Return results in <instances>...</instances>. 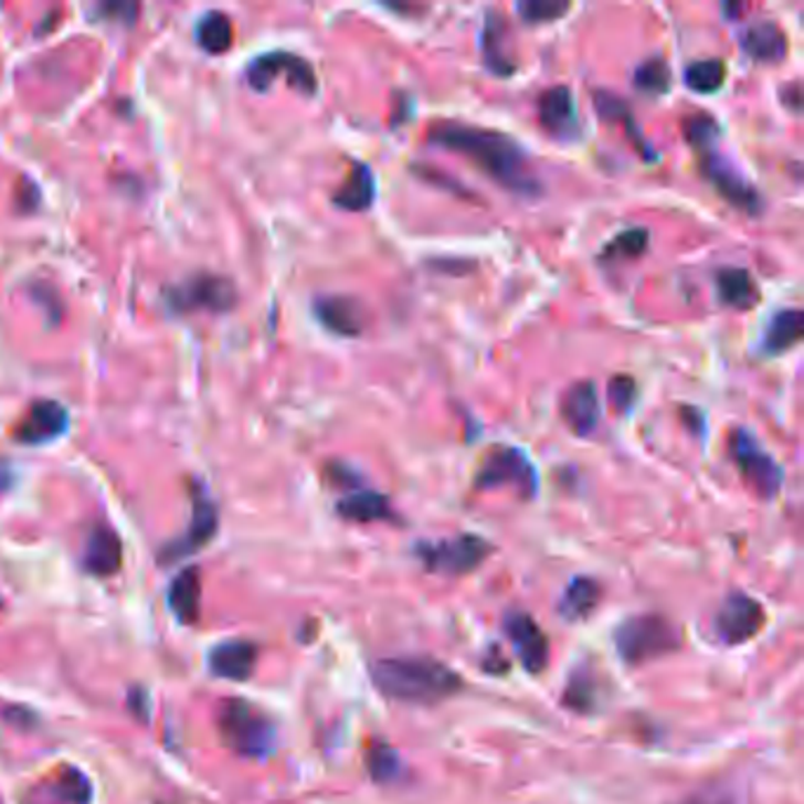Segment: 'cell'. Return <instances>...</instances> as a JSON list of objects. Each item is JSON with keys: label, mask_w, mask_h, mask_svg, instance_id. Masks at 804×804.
I'll use <instances>...</instances> for the list:
<instances>
[{"label": "cell", "mask_w": 804, "mask_h": 804, "mask_svg": "<svg viewBox=\"0 0 804 804\" xmlns=\"http://www.w3.org/2000/svg\"><path fill=\"white\" fill-rule=\"evenodd\" d=\"M427 139L436 147L465 156L494 182L515 194L533 197L540 191L527 151L508 133L458 124V120H436L427 130Z\"/></svg>", "instance_id": "cell-1"}, {"label": "cell", "mask_w": 804, "mask_h": 804, "mask_svg": "<svg viewBox=\"0 0 804 804\" xmlns=\"http://www.w3.org/2000/svg\"><path fill=\"white\" fill-rule=\"evenodd\" d=\"M371 679L382 696L417 706L440 704L463 689L461 675L430 656L380 658L371 666Z\"/></svg>", "instance_id": "cell-2"}, {"label": "cell", "mask_w": 804, "mask_h": 804, "mask_svg": "<svg viewBox=\"0 0 804 804\" xmlns=\"http://www.w3.org/2000/svg\"><path fill=\"white\" fill-rule=\"evenodd\" d=\"M222 741L246 758H265L274 750L276 729L272 720L243 698L224 701L218 715Z\"/></svg>", "instance_id": "cell-3"}, {"label": "cell", "mask_w": 804, "mask_h": 804, "mask_svg": "<svg viewBox=\"0 0 804 804\" xmlns=\"http://www.w3.org/2000/svg\"><path fill=\"white\" fill-rule=\"evenodd\" d=\"M621 658L631 666H642L654 658L673 654L681 637L679 627L660 614H642L627 618L614 635Z\"/></svg>", "instance_id": "cell-4"}, {"label": "cell", "mask_w": 804, "mask_h": 804, "mask_svg": "<svg viewBox=\"0 0 804 804\" xmlns=\"http://www.w3.org/2000/svg\"><path fill=\"white\" fill-rule=\"evenodd\" d=\"M413 552L430 573L465 575L486 562L488 554L494 552V546L482 536L461 533L446 540H423L413 548Z\"/></svg>", "instance_id": "cell-5"}, {"label": "cell", "mask_w": 804, "mask_h": 804, "mask_svg": "<svg viewBox=\"0 0 804 804\" xmlns=\"http://www.w3.org/2000/svg\"><path fill=\"white\" fill-rule=\"evenodd\" d=\"M475 486L479 491L510 486L521 498H533L538 494V472L523 451L515 446H496L477 469Z\"/></svg>", "instance_id": "cell-6"}, {"label": "cell", "mask_w": 804, "mask_h": 804, "mask_svg": "<svg viewBox=\"0 0 804 804\" xmlns=\"http://www.w3.org/2000/svg\"><path fill=\"white\" fill-rule=\"evenodd\" d=\"M729 448H731V458L741 469L745 484L753 488L760 498L769 500L781 491L783 469L772 456H769V451L762 448V444L755 440L753 432L743 430V427L733 430L731 440H729Z\"/></svg>", "instance_id": "cell-7"}, {"label": "cell", "mask_w": 804, "mask_h": 804, "mask_svg": "<svg viewBox=\"0 0 804 804\" xmlns=\"http://www.w3.org/2000/svg\"><path fill=\"white\" fill-rule=\"evenodd\" d=\"M246 78L257 93H267L278 78H286L290 87H295L297 93H303L307 97L317 95L319 91L317 74H314L311 64L305 57L284 50L267 52V55L255 57L248 66Z\"/></svg>", "instance_id": "cell-8"}, {"label": "cell", "mask_w": 804, "mask_h": 804, "mask_svg": "<svg viewBox=\"0 0 804 804\" xmlns=\"http://www.w3.org/2000/svg\"><path fill=\"white\" fill-rule=\"evenodd\" d=\"M698 159H701L704 178L715 187V191H718L727 203L739 208V211H743L748 215L762 213L764 201L760 197V191L750 184L739 172V168L731 166L729 159H724L718 149L715 147L701 149L698 151Z\"/></svg>", "instance_id": "cell-9"}, {"label": "cell", "mask_w": 804, "mask_h": 804, "mask_svg": "<svg viewBox=\"0 0 804 804\" xmlns=\"http://www.w3.org/2000/svg\"><path fill=\"white\" fill-rule=\"evenodd\" d=\"M236 286L218 274H197L168 290V305L174 311H226L236 305Z\"/></svg>", "instance_id": "cell-10"}, {"label": "cell", "mask_w": 804, "mask_h": 804, "mask_svg": "<svg viewBox=\"0 0 804 804\" xmlns=\"http://www.w3.org/2000/svg\"><path fill=\"white\" fill-rule=\"evenodd\" d=\"M766 616L758 600L743 592H731L715 616V635L727 646H739L753 639L764 625Z\"/></svg>", "instance_id": "cell-11"}, {"label": "cell", "mask_w": 804, "mask_h": 804, "mask_svg": "<svg viewBox=\"0 0 804 804\" xmlns=\"http://www.w3.org/2000/svg\"><path fill=\"white\" fill-rule=\"evenodd\" d=\"M314 314L324 328L340 338H357L369 328V309L352 295H324L314 300Z\"/></svg>", "instance_id": "cell-12"}, {"label": "cell", "mask_w": 804, "mask_h": 804, "mask_svg": "<svg viewBox=\"0 0 804 804\" xmlns=\"http://www.w3.org/2000/svg\"><path fill=\"white\" fill-rule=\"evenodd\" d=\"M505 633H508L521 666L531 675H538L548 668L550 660L548 637L529 614H523V611H512V614L505 616Z\"/></svg>", "instance_id": "cell-13"}, {"label": "cell", "mask_w": 804, "mask_h": 804, "mask_svg": "<svg viewBox=\"0 0 804 804\" xmlns=\"http://www.w3.org/2000/svg\"><path fill=\"white\" fill-rule=\"evenodd\" d=\"M215 531H218L215 503L208 496H203L201 491H197L194 494V512H191L189 529L178 540H172L170 546L163 548L161 562L170 564V562H178V559H182V557L199 552L203 546L211 543Z\"/></svg>", "instance_id": "cell-14"}, {"label": "cell", "mask_w": 804, "mask_h": 804, "mask_svg": "<svg viewBox=\"0 0 804 804\" xmlns=\"http://www.w3.org/2000/svg\"><path fill=\"white\" fill-rule=\"evenodd\" d=\"M66 427H68L66 409L57 404V401L45 399L29 409L22 425L17 427V442L29 446L55 442L66 432Z\"/></svg>", "instance_id": "cell-15"}, {"label": "cell", "mask_w": 804, "mask_h": 804, "mask_svg": "<svg viewBox=\"0 0 804 804\" xmlns=\"http://www.w3.org/2000/svg\"><path fill=\"white\" fill-rule=\"evenodd\" d=\"M562 411L564 423L569 425V430L579 436H588L594 427L600 423V394L597 388H594L592 380H581L573 382L571 388L564 392L562 399Z\"/></svg>", "instance_id": "cell-16"}, {"label": "cell", "mask_w": 804, "mask_h": 804, "mask_svg": "<svg viewBox=\"0 0 804 804\" xmlns=\"http://www.w3.org/2000/svg\"><path fill=\"white\" fill-rule=\"evenodd\" d=\"M538 120L554 137H573L579 130L573 93L567 85H552L538 97Z\"/></svg>", "instance_id": "cell-17"}, {"label": "cell", "mask_w": 804, "mask_h": 804, "mask_svg": "<svg viewBox=\"0 0 804 804\" xmlns=\"http://www.w3.org/2000/svg\"><path fill=\"white\" fill-rule=\"evenodd\" d=\"M739 43L750 60L764 64L783 62L785 55H789V36H785L783 29L772 20H760L748 24L741 31Z\"/></svg>", "instance_id": "cell-18"}, {"label": "cell", "mask_w": 804, "mask_h": 804, "mask_svg": "<svg viewBox=\"0 0 804 804\" xmlns=\"http://www.w3.org/2000/svg\"><path fill=\"white\" fill-rule=\"evenodd\" d=\"M482 50L484 62L496 76L508 78L517 72V62L510 52V31L505 17L498 12H488V20L482 31Z\"/></svg>", "instance_id": "cell-19"}, {"label": "cell", "mask_w": 804, "mask_h": 804, "mask_svg": "<svg viewBox=\"0 0 804 804\" xmlns=\"http://www.w3.org/2000/svg\"><path fill=\"white\" fill-rule=\"evenodd\" d=\"M208 663H211L213 675H218L222 679L243 681V679H248L255 670L257 646L246 639L222 642L211 652Z\"/></svg>", "instance_id": "cell-20"}, {"label": "cell", "mask_w": 804, "mask_h": 804, "mask_svg": "<svg viewBox=\"0 0 804 804\" xmlns=\"http://www.w3.org/2000/svg\"><path fill=\"white\" fill-rule=\"evenodd\" d=\"M120 559H124V546H120V538L114 529L104 527H95L87 536L85 543V552H83V564L85 569L107 579V575H114L120 569Z\"/></svg>", "instance_id": "cell-21"}, {"label": "cell", "mask_w": 804, "mask_h": 804, "mask_svg": "<svg viewBox=\"0 0 804 804\" xmlns=\"http://www.w3.org/2000/svg\"><path fill=\"white\" fill-rule=\"evenodd\" d=\"M375 194H378V184H375L373 168L361 161H355L352 168H349V172H347L345 182L334 194V203L340 208V211L363 213L375 203Z\"/></svg>", "instance_id": "cell-22"}, {"label": "cell", "mask_w": 804, "mask_h": 804, "mask_svg": "<svg viewBox=\"0 0 804 804\" xmlns=\"http://www.w3.org/2000/svg\"><path fill=\"white\" fill-rule=\"evenodd\" d=\"M592 102H594V109H597V114L609 120V124H623V130L627 135V139L635 145V151H639L642 159L646 161H654L656 159V149L646 142V137L642 135L637 120L633 118V112L631 107H627V102L614 93H606V91H597L592 95Z\"/></svg>", "instance_id": "cell-23"}, {"label": "cell", "mask_w": 804, "mask_h": 804, "mask_svg": "<svg viewBox=\"0 0 804 804\" xmlns=\"http://www.w3.org/2000/svg\"><path fill=\"white\" fill-rule=\"evenodd\" d=\"M336 510L342 519L355 521V523L390 521L394 517L388 496L371 491V488H357V491H349L338 503Z\"/></svg>", "instance_id": "cell-24"}, {"label": "cell", "mask_w": 804, "mask_h": 804, "mask_svg": "<svg viewBox=\"0 0 804 804\" xmlns=\"http://www.w3.org/2000/svg\"><path fill=\"white\" fill-rule=\"evenodd\" d=\"M715 284H718L720 300L733 309H753L760 303V288L755 278L743 267L720 269Z\"/></svg>", "instance_id": "cell-25"}, {"label": "cell", "mask_w": 804, "mask_h": 804, "mask_svg": "<svg viewBox=\"0 0 804 804\" xmlns=\"http://www.w3.org/2000/svg\"><path fill=\"white\" fill-rule=\"evenodd\" d=\"M802 311L800 309H781L776 311L772 321H769L764 338H762V349L764 355L769 357H779L783 352H789L800 340H802Z\"/></svg>", "instance_id": "cell-26"}, {"label": "cell", "mask_w": 804, "mask_h": 804, "mask_svg": "<svg viewBox=\"0 0 804 804\" xmlns=\"http://www.w3.org/2000/svg\"><path fill=\"white\" fill-rule=\"evenodd\" d=\"M170 609L182 623H197L201 614V573L184 569L170 585Z\"/></svg>", "instance_id": "cell-27"}, {"label": "cell", "mask_w": 804, "mask_h": 804, "mask_svg": "<svg viewBox=\"0 0 804 804\" xmlns=\"http://www.w3.org/2000/svg\"><path fill=\"white\" fill-rule=\"evenodd\" d=\"M600 604V585L588 575H575L559 602V614L567 621H583Z\"/></svg>", "instance_id": "cell-28"}, {"label": "cell", "mask_w": 804, "mask_h": 804, "mask_svg": "<svg viewBox=\"0 0 804 804\" xmlns=\"http://www.w3.org/2000/svg\"><path fill=\"white\" fill-rule=\"evenodd\" d=\"M197 41L199 45L211 52V55H222L234 43V27L232 20L224 12H205L201 22L197 24Z\"/></svg>", "instance_id": "cell-29"}, {"label": "cell", "mask_w": 804, "mask_h": 804, "mask_svg": "<svg viewBox=\"0 0 804 804\" xmlns=\"http://www.w3.org/2000/svg\"><path fill=\"white\" fill-rule=\"evenodd\" d=\"M727 81V64L722 60H698L685 68V83L694 93L712 95Z\"/></svg>", "instance_id": "cell-30"}, {"label": "cell", "mask_w": 804, "mask_h": 804, "mask_svg": "<svg viewBox=\"0 0 804 804\" xmlns=\"http://www.w3.org/2000/svg\"><path fill=\"white\" fill-rule=\"evenodd\" d=\"M646 246H649V232L633 226V230H625L606 243L600 253V262L637 260L646 251Z\"/></svg>", "instance_id": "cell-31"}, {"label": "cell", "mask_w": 804, "mask_h": 804, "mask_svg": "<svg viewBox=\"0 0 804 804\" xmlns=\"http://www.w3.org/2000/svg\"><path fill=\"white\" fill-rule=\"evenodd\" d=\"M633 83L639 93H646V95H666L670 91V83H673V74H670V66L668 62L663 57H649L644 60L637 68H635V76H633Z\"/></svg>", "instance_id": "cell-32"}, {"label": "cell", "mask_w": 804, "mask_h": 804, "mask_svg": "<svg viewBox=\"0 0 804 804\" xmlns=\"http://www.w3.org/2000/svg\"><path fill=\"white\" fill-rule=\"evenodd\" d=\"M681 130H685V137L687 142L696 149H708V147H715V142H718L720 137V126L718 120H715L710 114L706 112H698L689 118H685V124H681Z\"/></svg>", "instance_id": "cell-33"}, {"label": "cell", "mask_w": 804, "mask_h": 804, "mask_svg": "<svg viewBox=\"0 0 804 804\" xmlns=\"http://www.w3.org/2000/svg\"><path fill=\"white\" fill-rule=\"evenodd\" d=\"M571 10V3H559V0H523L517 6L519 17L527 24H550L562 20Z\"/></svg>", "instance_id": "cell-34"}, {"label": "cell", "mask_w": 804, "mask_h": 804, "mask_svg": "<svg viewBox=\"0 0 804 804\" xmlns=\"http://www.w3.org/2000/svg\"><path fill=\"white\" fill-rule=\"evenodd\" d=\"M366 766H369V774L378 783H388L399 774L401 762H399V755H396V750L392 745L375 743V745H371L369 755H366Z\"/></svg>", "instance_id": "cell-35"}, {"label": "cell", "mask_w": 804, "mask_h": 804, "mask_svg": "<svg viewBox=\"0 0 804 804\" xmlns=\"http://www.w3.org/2000/svg\"><path fill=\"white\" fill-rule=\"evenodd\" d=\"M57 791L66 802H72V804H87L93 797L91 781H87L78 769H72V766H66L62 772Z\"/></svg>", "instance_id": "cell-36"}, {"label": "cell", "mask_w": 804, "mask_h": 804, "mask_svg": "<svg viewBox=\"0 0 804 804\" xmlns=\"http://www.w3.org/2000/svg\"><path fill=\"white\" fill-rule=\"evenodd\" d=\"M606 396H609V404L614 406L616 411H621V413L631 411V406L635 404V399H637V382H635V378H631V375H614V378L609 380Z\"/></svg>", "instance_id": "cell-37"}, {"label": "cell", "mask_w": 804, "mask_h": 804, "mask_svg": "<svg viewBox=\"0 0 804 804\" xmlns=\"http://www.w3.org/2000/svg\"><path fill=\"white\" fill-rule=\"evenodd\" d=\"M328 477H330V482H334L336 486H342L347 494H349V491H357L359 484H361V477L357 475V472H355L352 467L342 465V463L328 465Z\"/></svg>", "instance_id": "cell-38"}, {"label": "cell", "mask_w": 804, "mask_h": 804, "mask_svg": "<svg viewBox=\"0 0 804 804\" xmlns=\"http://www.w3.org/2000/svg\"><path fill=\"white\" fill-rule=\"evenodd\" d=\"M567 704L573 706V710H585L592 704V685H590V681L575 677L569 685Z\"/></svg>", "instance_id": "cell-39"}, {"label": "cell", "mask_w": 804, "mask_h": 804, "mask_svg": "<svg viewBox=\"0 0 804 804\" xmlns=\"http://www.w3.org/2000/svg\"><path fill=\"white\" fill-rule=\"evenodd\" d=\"M677 804H733L731 797L724 791L718 789H706L701 793H694Z\"/></svg>", "instance_id": "cell-40"}, {"label": "cell", "mask_w": 804, "mask_h": 804, "mask_svg": "<svg viewBox=\"0 0 804 804\" xmlns=\"http://www.w3.org/2000/svg\"><path fill=\"white\" fill-rule=\"evenodd\" d=\"M484 668H486L488 673H494V668H498L496 673H508V660H505V658L500 656V652H498V649H491V654H488V658L484 660Z\"/></svg>", "instance_id": "cell-41"}, {"label": "cell", "mask_w": 804, "mask_h": 804, "mask_svg": "<svg viewBox=\"0 0 804 804\" xmlns=\"http://www.w3.org/2000/svg\"><path fill=\"white\" fill-rule=\"evenodd\" d=\"M12 484H14V472H12V467L8 463H0V494L10 491Z\"/></svg>", "instance_id": "cell-42"}]
</instances>
